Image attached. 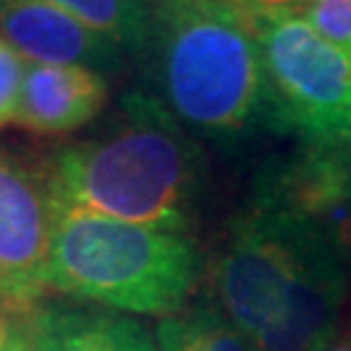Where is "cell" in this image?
Masks as SVG:
<instances>
[{"instance_id":"52a82bcc","label":"cell","mask_w":351,"mask_h":351,"mask_svg":"<svg viewBox=\"0 0 351 351\" xmlns=\"http://www.w3.org/2000/svg\"><path fill=\"white\" fill-rule=\"evenodd\" d=\"M0 37L21 52L26 63L84 65L104 73L123 58L112 39L47 0H0Z\"/></svg>"},{"instance_id":"ba28073f","label":"cell","mask_w":351,"mask_h":351,"mask_svg":"<svg viewBox=\"0 0 351 351\" xmlns=\"http://www.w3.org/2000/svg\"><path fill=\"white\" fill-rule=\"evenodd\" d=\"M110 86L99 71L84 65H26L16 125L37 136H65L91 123Z\"/></svg>"},{"instance_id":"5b68a950","label":"cell","mask_w":351,"mask_h":351,"mask_svg":"<svg viewBox=\"0 0 351 351\" xmlns=\"http://www.w3.org/2000/svg\"><path fill=\"white\" fill-rule=\"evenodd\" d=\"M263 63V117L304 149L351 146V52L302 13L252 19Z\"/></svg>"},{"instance_id":"7c38bea8","label":"cell","mask_w":351,"mask_h":351,"mask_svg":"<svg viewBox=\"0 0 351 351\" xmlns=\"http://www.w3.org/2000/svg\"><path fill=\"white\" fill-rule=\"evenodd\" d=\"M26 58L5 37H0V130L16 123L21 88L26 78Z\"/></svg>"},{"instance_id":"9c48e42d","label":"cell","mask_w":351,"mask_h":351,"mask_svg":"<svg viewBox=\"0 0 351 351\" xmlns=\"http://www.w3.org/2000/svg\"><path fill=\"white\" fill-rule=\"evenodd\" d=\"M21 333L29 351H159L138 320L78 304H39Z\"/></svg>"},{"instance_id":"8992f818","label":"cell","mask_w":351,"mask_h":351,"mask_svg":"<svg viewBox=\"0 0 351 351\" xmlns=\"http://www.w3.org/2000/svg\"><path fill=\"white\" fill-rule=\"evenodd\" d=\"M52 226L55 203L45 164L0 149V310L29 317L39 307Z\"/></svg>"},{"instance_id":"7a4b0ae2","label":"cell","mask_w":351,"mask_h":351,"mask_svg":"<svg viewBox=\"0 0 351 351\" xmlns=\"http://www.w3.org/2000/svg\"><path fill=\"white\" fill-rule=\"evenodd\" d=\"M58 211L188 232L201 188V151L154 94L130 91L110 130L45 162Z\"/></svg>"},{"instance_id":"8fae6325","label":"cell","mask_w":351,"mask_h":351,"mask_svg":"<svg viewBox=\"0 0 351 351\" xmlns=\"http://www.w3.org/2000/svg\"><path fill=\"white\" fill-rule=\"evenodd\" d=\"M159 351H258L221 307L195 304L190 310L164 317L156 328Z\"/></svg>"},{"instance_id":"5bb4252c","label":"cell","mask_w":351,"mask_h":351,"mask_svg":"<svg viewBox=\"0 0 351 351\" xmlns=\"http://www.w3.org/2000/svg\"><path fill=\"white\" fill-rule=\"evenodd\" d=\"M250 19H271V16H289L302 13L313 0H234Z\"/></svg>"},{"instance_id":"e0dca14e","label":"cell","mask_w":351,"mask_h":351,"mask_svg":"<svg viewBox=\"0 0 351 351\" xmlns=\"http://www.w3.org/2000/svg\"><path fill=\"white\" fill-rule=\"evenodd\" d=\"M16 328L8 323V313L0 310V351H8V343H11Z\"/></svg>"},{"instance_id":"30bf717a","label":"cell","mask_w":351,"mask_h":351,"mask_svg":"<svg viewBox=\"0 0 351 351\" xmlns=\"http://www.w3.org/2000/svg\"><path fill=\"white\" fill-rule=\"evenodd\" d=\"M94 29L101 37L112 39L120 50L141 55L149 45L162 0H47Z\"/></svg>"},{"instance_id":"9a60e30c","label":"cell","mask_w":351,"mask_h":351,"mask_svg":"<svg viewBox=\"0 0 351 351\" xmlns=\"http://www.w3.org/2000/svg\"><path fill=\"white\" fill-rule=\"evenodd\" d=\"M330 245H333V250L339 252V258L343 261L346 274H349V278H351V216L343 221V226H341L339 232L333 234Z\"/></svg>"},{"instance_id":"3957f363","label":"cell","mask_w":351,"mask_h":351,"mask_svg":"<svg viewBox=\"0 0 351 351\" xmlns=\"http://www.w3.org/2000/svg\"><path fill=\"white\" fill-rule=\"evenodd\" d=\"M138 58L156 99L182 125L237 136L263 114V63L255 21L234 0H162Z\"/></svg>"},{"instance_id":"6da1fadb","label":"cell","mask_w":351,"mask_h":351,"mask_svg":"<svg viewBox=\"0 0 351 351\" xmlns=\"http://www.w3.org/2000/svg\"><path fill=\"white\" fill-rule=\"evenodd\" d=\"M213 287L258 351H320L339 330L351 278L313 224L255 195L229 229Z\"/></svg>"},{"instance_id":"ac0fdd59","label":"cell","mask_w":351,"mask_h":351,"mask_svg":"<svg viewBox=\"0 0 351 351\" xmlns=\"http://www.w3.org/2000/svg\"><path fill=\"white\" fill-rule=\"evenodd\" d=\"M8 351H29V343H26L21 330H16V333H13L11 343H8Z\"/></svg>"},{"instance_id":"277c9868","label":"cell","mask_w":351,"mask_h":351,"mask_svg":"<svg viewBox=\"0 0 351 351\" xmlns=\"http://www.w3.org/2000/svg\"><path fill=\"white\" fill-rule=\"evenodd\" d=\"M198 274V247L185 232L55 213L45 287L65 297L164 320L182 313Z\"/></svg>"},{"instance_id":"4fadbf2b","label":"cell","mask_w":351,"mask_h":351,"mask_svg":"<svg viewBox=\"0 0 351 351\" xmlns=\"http://www.w3.org/2000/svg\"><path fill=\"white\" fill-rule=\"evenodd\" d=\"M302 19L320 37L351 52V0H313L302 11Z\"/></svg>"},{"instance_id":"2e32d148","label":"cell","mask_w":351,"mask_h":351,"mask_svg":"<svg viewBox=\"0 0 351 351\" xmlns=\"http://www.w3.org/2000/svg\"><path fill=\"white\" fill-rule=\"evenodd\" d=\"M320 351H351V328H343V330H336V336L328 341Z\"/></svg>"}]
</instances>
